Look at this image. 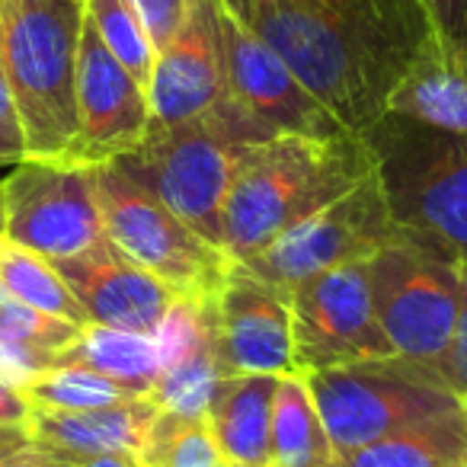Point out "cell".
I'll return each mask as SVG.
<instances>
[{
  "label": "cell",
  "instance_id": "27",
  "mask_svg": "<svg viewBox=\"0 0 467 467\" xmlns=\"http://www.w3.org/2000/svg\"><path fill=\"white\" fill-rule=\"evenodd\" d=\"M84 14L99 33L103 46L112 52V58L148 90L157 52L131 7V0H84Z\"/></svg>",
  "mask_w": 467,
  "mask_h": 467
},
{
  "label": "cell",
  "instance_id": "24",
  "mask_svg": "<svg viewBox=\"0 0 467 467\" xmlns=\"http://www.w3.org/2000/svg\"><path fill=\"white\" fill-rule=\"evenodd\" d=\"M218 381L221 368L214 362L212 339H208L205 320H202V337L163 365L161 378L154 381L148 397L167 413L205 420V407L212 400V390L218 388Z\"/></svg>",
  "mask_w": 467,
  "mask_h": 467
},
{
  "label": "cell",
  "instance_id": "8",
  "mask_svg": "<svg viewBox=\"0 0 467 467\" xmlns=\"http://www.w3.org/2000/svg\"><path fill=\"white\" fill-rule=\"evenodd\" d=\"M371 301L394 356L441 375L461 298V266L439 244L397 227L365 260Z\"/></svg>",
  "mask_w": 467,
  "mask_h": 467
},
{
  "label": "cell",
  "instance_id": "9",
  "mask_svg": "<svg viewBox=\"0 0 467 467\" xmlns=\"http://www.w3.org/2000/svg\"><path fill=\"white\" fill-rule=\"evenodd\" d=\"M394 234L397 224L390 221L384 195L371 173L356 189L285 231L279 241L269 244L244 266L260 279L292 292L295 285L320 273L349 266V263H365Z\"/></svg>",
  "mask_w": 467,
  "mask_h": 467
},
{
  "label": "cell",
  "instance_id": "4",
  "mask_svg": "<svg viewBox=\"0 0 467 467\" xmlns=\"http://www.w3.org/2000/svg\"><path fill=\"white\" fill-rule=\"evenodd\" d=\"M84 0H0V61L26 161H65L78 138Z\"/></svg>",
  "mask_w": 467,
  "mask_h": 467
},
{
  "label": "cell",
  "instance_id": "34",
  "mask_svg": "<svg viewBox=\"0 0 467 467\" xmlns=\"http://www.w3.org/2000/svg\"><path fill=\"white\" fill-rule=\"evenodd\" d=\"M33 403L16 384L0 378V429H26Z\"/></svg>",
  "mask_w": 467,
  "mask_h": 467
},
{
  "label": "cell",
  "instance_id": "30",
  "mask_svg": "<svg viewBox=\"0 0 467 467\" xmlns=\"http://www.w3.org/2000/svg\"><path fill=\"white\" fill-rule=\"evenodd\" d=\"M441 378L451 388V394L467 407V263L461 266V298L458 317H454L451 343L441 358Z\"/></svg>",
  "mask_w": 467,
  "mask_h": 467
},
{
  "label": "cell",
  "instance_id": "5",
  "mask_svg": "<svg viewBox=\"0 0 467 467\" xmlns=\"http://www.w3.org/2000/svg\"><path fill=\"white\" fill-rule=\"evenodd\" d=\"M362 138L390 221L467 263V135L384 112Z\"/></svg>",
  "mask_w": 467,
  "mask_h": 467
},
{
  "label": "cell",
  "instance_id": "36",
  "mask_svg": "<svg viewBox=\"0 0 467 467\" xmlns=\"http://www.w3.org/2000/svg\"><path fill=\"white\" fill-rule=\"evenodd\" d=\"M71 467H141L135 454H97V458L67 461Z\"/></svg>",
  "mask_w": 467,
  "mask_h": 467
},
{
  "label": "cell",
  "instance_id": "26",
  "mask_svg": "<svg viewBox=\"0 0 467 467\" xmlns=\"http://www.w3.org/2000/svg\"><path fill=\"white\" fill-rule=\"evenodd\" d=\"M23 394L29 397L33 407L46 410H99L144 397L138 390H131L129 384L112 381V378L87 368H48L42 375H36L23 388Z\"/></svg>",
  "mask_w": 467,
  "mask_h": 467
},
{
  "label": "cell",
  "instance_id": "18",
  "mask_svg": "<svg viewBox=\"0 0 467 467\" xmlns=\"http://www.w3.org/2000/svg\"><path fill=\"white\" fill-rule=\"evenodd\" d=\"M275 384L279 375H234L212 390L205 426L231 467H269Z\"/></svg>",
  "mask_w": 467,
  "mask_h": 467
},
{
  "label": "cell",
  "instance_id": "38",
  "mask_svg": "<svg viewBox=\"0 0 467 467\" xmlns=\"http://www.w3.org/2000/svg\"><path fill=\"white\" fill-rule=\"evenodd\" d=\"M7 237V192H4V182H0V241Z\"/></svg>",
  "mask_w": 467,
  "mask_h": 467
},
{
  "label": "cell",
  "instance_id": "32",
  "mask_svg": "<svg viewBox=\"0 0 467 467\" xmlns=\"http://www.w3.org/2000/svg\"><path fill=\"white\" fill-rule=\"evenodd\" d=\"M20 161H26V141H23L20 116H16L7 71H4V61H0V163H20Z\"/></svg>",
  "mask_w": 467,
  "mask_h": 467
},
{
  "label": "cell",
  "instance_id": "16",
  "mask_svg": "<svg viewBox=\"0 0 467 467\" xmlns=\"http://www.w3.org/2000/svg\"><path fill=\"white\" fill-rule=\"evenodd\" d=\"M52 266L80 301L87 320L99 327L157 337L180 305V298L163 282L131 263L109 241L97 244L87 254L52 260Z\"/></svg>",
  "mask_w": 467,
  "mask_h": 467
},
{
  "label": "cell",
  "instance_id": "39",
  "mask_svg": "<svg viewBox=\"0 0 467 467\" xmlns=\"http://www.w3.org/2000/svg\"><path fill=\"white\" fill-rule=\"evenodd\" d=\"M0 467H4V451H0Z\"/></svg>",
  "mask_w": 467,
  "mask_h": 467
},
{
  "label": "cell",
  "instance_id": "28",
  "mask_svg": "<svg viewBox=\"0 0 467 467\" xmlns=\"http://www.w3.org/2000/svg\"><path fill=\"white\" fill-rule=\"evenodd\" d=\"M80 330H84V327L48 317V314L29 307L26 301L10 295L7 285L0 282V339L58 352V349H65V346H71L74 339L80 337Z\"/></svg>",
  "mask_w": 467,
  "mask_h": 467
},
{
  "label": "cell",
  "instance_id": "23",
  "mask_svg": "<svg viewBox=\"0 0 467 467\" xmlns=\"http://www.w3.org/2000/svg\"><path fill=\"white\" fill-rule=\"evenodd\" d=\"M0 282L7 285L10 295H16L20 301H26L29 307L48 314V317L67 320V324L87 327L84 307L71 295V288L65 285L55 266L48 260H42L33 250H23L10 241H0Z\"/></svg>",
  "mask_w": 467,
  "mask_h": 467
},
{
  "label": "cell",
  "instance_id": "25",
  "mask_svg": "<svg viewBox=\"0 0 467 467\" xmlns=\"http://www.w3.org/2000/svg\"><path fill=\"white\" fill-rule=\"evenodd\" d=\"M135 458L141 467H231L214 445L205 420L167 410H157Z\"/></svg>",
  "mask_w": 467,
  "mask_h": 467
},
{
  "label": "cell",
  "instance_id": "19",
  "mask_svg": "<svg viewBox=\"0 0 467 467\" xmlns=\"http://www.w3.org/2000/svg\"><path fill=\"white\" fill-rule=\"evenodd\" d=\"M388 112L467 135V39L435 36L394 90Z\"/></svg>",
  "mask_w": 467,
  "mask_h": 467
},
{
  "label": "cell",
  "instance_id": "20",
  "mask_svg": "<svg viewBox=\"0 0 467 467\" xmlns=\"http://www.w3.org/2000/svg\"><path fill=\"white\" fill-rule=\"evenodd\" d=\"M167 356L157 337L148 333L112 330V327L87 324L71 346L55 352V368H87L112 381L129 384L131 390L148 397L161 378Z\"/></svg>",
  "mask_w": 467,
  "mask_h": 467
},
{
  "label": "cell",
  "instance_id": "15",
  "mask_svg": "<svg viewBox=\"0 0 467 467\" xmlns=\"http://www.w3.org/2000/svg\"><path fill=\"white\" fill-rule=\"evenodd\" d=\"M221 0H192L176 39L157 55L148 84L150 125L170 129L227 99Z\"/></svg>",
  "mask_w": 467,
  "mask_h": 467
},
{
  "label": "cell",
  "instance_id": "29",
  "mask_svg": "<svg viewBox=\"0 0 467 467\" xmlns=\"http://www.w3.org/2000/svg\"><path fill=\"white\" fill-rule=\"evenodd\" d=\"M189 4L192 0H131V7H135L138 20H141L144 33H148L157 55L176 39L182 20L189 14Z\"/></svg>",
  "mask_w": 467,
  "mask_h": 467
},
{
  "label": "cell",
  "instance_id": "1",
  "mask_svg": "<svg viewBox=\"0 0 467 467\" xmlns=\"http://www.w3.org/2000/svg\"><path fill=\"white\" fill-rule=\"evenodd\" d=\"M247 26L356 135L435 39L422 0H263Z\"/></svg>",
  "mask_w": 467,
  "mask_h": 467
},
{
  "label": "cell",
  "instance_id": "33",
  "mask_svg": "<svg viewBox=\"0 0 467 467\" xmlns=\"http://www.w3.org/2000/svg\"><path fill=\"white\" fill-rule=\"evenodd\" d=\"M435 36L441 39H467V0H422Z\"/></svg>",
  "mask_w": 467,
  "mask_h": 467
},
{
  "label": "cell",
  "instance_id": "11",
  "mask_svg": "<svg viewBox=\"0 0 467 467\" xmlns=\"http://www.w3.org/2000/svg\"><path fill=\"white\" fill-rule=\"evenodd\" d=\"M288 305L295 371L394 356V346L378 324L365 263H349L301 282L288 292Z\"/></svg>",
  "mask_w": 467,
  "mask_h": 467
},
{
  "label": "cell",
  "instance_id": "13",
  "mask_svg": "<svg viewBox=\"0 0 467 467\" xmlns=\"http://www.w3.org/2000/svg\"><path fill=\"white\" fill-rule=\"evenodd\" d=\"M221 36H224L227 93H231L269 135H346V125L295 78L269 42H263L221 0Z\"/></svg>",
  "mask_w": 467,
  "mask_h": 467
},
{
  "label": "cell",
  "instance_id": "2",
  "mask_svg": "<svg viewBox=\"0 0 467 467\" xmlns=\"http://www.w3.org/2000/svg\"><path fill=\"white\" fill-rule=\"evenodd\" d=\"M362 135H269L244 150L224 202V250L247 263L371 176Z\"/></svg>",
  "mask_w": 467,
  "mask_h": 467
},
{
  "label": "cell",
  "instance_id": "3",
  "mask_svg": "<svg viewBox=\"0 0 467 467\" xmlns=\"http://www.w3.org/2000/svg\"><path fill=\"white\" fill-rule=\"evenodd\" d=\"M269 131L234 97L170 129H148L138 150L112 161L205 241L224 250V202L244 150ZM227 254V250H224Z\"/></svg>",
  "mask_w": 467,
  "mask_h": 467
},
{
  "label": "cell",
  "instance_id": "10",
  "mask_svg": "<svg viewBox=\"0 0 467 467\" xmlns=\"http://www.w3.org/2000/svg\"><path fill=\"white\" fill-rule=\"evenodd\" d=\"M7 237L42 260H67L106 241L90 167L65 161H20L4 180Z\"/></svg>",
  "mask_w": 467,
  "mask_h": 467
},
{
  "label": "cell",
  "instance_id": "6",
  "mask_svg": "<svg viewBox=\"0 0 467 467\" xmlns=\"http://www.w3.org/2000/svg\"><path fill=\"white\" fill-rule=\"evenodd\" d=\"M337 458L400 429L458 413L464 403L445 378L400 356L301 371Z\"/></svg>",
  "mask_w": 467,
  "mask_h": 467
},
{
  "label": "cell",
  "instance_id": "35",
  "mask_svg": "<svg viewBox=\"0 0 467 467\" xmlns=\"http://www.w3.org/2000/svg\"><path fill=\"white\" fill-rule=\"evenodd\" d=\"M4 467H71V464L39 451V448H33L29 445V435H26V441H20V445L10 448V451L4 454Z\"/></svg>",
  "mask_w": 467,
  "mask_h": 467
},
{
  "label": "cell",
  "instance_id": "12",
  "mask_svg": "<svg viewBox=\"0 0 467 467\" xmlns=\"http://www.w3.org/2000/svg\"><path fill=\"white\" fill-rule=\"evenodd\" d=\"M221 378L295 371L288 292L234 260L224 285L199 307Z\"/></svg>",
  "mask_w": 467,
  "mask_h": 467
},
{
  "label": "cell",
  "instance_id": "31",
  "mask_svg": "<svg viewBox=\"0 0 467 467\" xmlns=\"http://www.w3.org/2000/svg\"><path fill=\"white\" fill-rule=\"evenodd\" d=\"M55 368V352L48 349H36V346H20V343H7L0 339V378L16 388H26L36 375Z\"/></svg>",
  "mask_w": 467,
  "mask_h": 467
},
{
  "label": "cell",
  "instance_id": "17",
  "mask_svg": "<svg viewBox=\"0 0 467 467\" xmlns=\"http://www.w3.org/2000/svg\"><path fill=\"white\" fill-rule=\"evenodd\" d=\"M150 397L99 410H46L33 407L26 422L29 445L58 461H84L97 454H138L157 416Z\"/></svg>",
  "mask_w": 467,
  "mask_h": 467
},
{
  "label": "cell",
  "instance_id": "14",
  "mask_svg": "<svg viewBox=\"0 0 467 467\" xmlns=\"http://www.w3.org/2000/svg\"><path fill=\"white\" fill-rule=\"evenodd\" d=\"M150 125L148 90L112 58L84 14L78 46V138L65 163L103 167L138 150Z\"/></svg>",
  "mask_w": 467,
  "mask_h": 467
},
{
  "label": "cell",
  "instance_id": "37",
  "mask_svg": "<svg viewBox=\"0 0 467 467\" xmlns=\"http://www.w3.org/2000/svg\"><path fill=\"white\" fill-rule=\"evenodd\" d=\"M260 4H263V0H224V7L244 23L254 20V14H256V7H260Z\"/></svg>",
  "mask_w": 467,
  "mask_h": 467
},
{
  "label": "cell",
  "instance_id": "21",
  "mask_svg": "<svg viewBox=\"0 0 467 467\" xmlns=\"http://www.w3.org/2000/svg\"><path fill=\"white\" fill-rule=\"evenodd\" d=\"M339 458L320 420L305 375L288 371L279 375L273 403V441H269V467H337Z\"/></svg>",
  "mask_w": 467,
  "mask_h": 467
},
{
  "label": "cell",
  "instance_id": "22",
  "mask_svg": "<svg viewBox=\"0 0 467 467\" xmlns=\"http://www.w3.org/2000/svg\"><path fill=\"white\" fill-rule=\"evenodd\" d=\"M337 467H467V407L384 435Z\"/></svg>",
  "mask_w": 467,
  "mask_h": 467
},
{
  "label": "cell",
  "instance_id": "7",
  "mask_svg": "<svg viewBox=\"0 0 467 467\" xmlns=\"http://www.w3.org/2000/svg\"><path fill=\"white\" fill-rule=\"evenodd\" d=\"M106 241L192 307H208L234 260L176 218L157 195L138 186L116 163L90 167Z\"/></svg>",
  "mask_w": 467,
  "mask_h": 467
}]
</instances>
